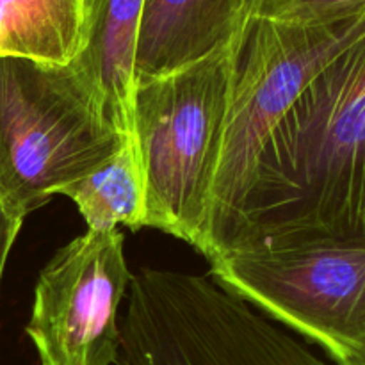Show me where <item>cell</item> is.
Segmentation results:
<instances>
[{
  "instance_id": "cell-1",
  "label": "cell",
  "mask_w": 365,
  "mask_h": 365,
  "mask_svg": "<svg viewBox=\"0 0 365 365\" xmlns=\"http://www.w3.org/2000/svg\"><path fill=\"white\" fill-rule=\"evenodd\" d=\"M356 235H365V34L309 82L264 139L221 253Z\"/></svg>"
},
{
  "instance_id": "cell-2",
  "label": "cell",
  "mask_w": 365,
  "mask_h": 365,
  "mask_svg": "<svg viewBox=\"0 0 365 365\" xmlns=\"http://www.w3.org/2000/svg\"><path fill=\"white\" fill-rule=\"evenodd\" d=\"M365 34V6L327 20L252 16L235 43L234 78L210 192L207 260L230 239L264 139L309 82Z\"/></svg>"
},
{
  "instance_id": "cell-3",
  "label": "cell",
  "mask_w": 365,
  "mask_h": 365,
  "mask_svg": "<svg viewBox=\"0 0 365 365\" xmlns=\"http://www.w3.org/2000/svg\"><path fill=\"white\" fill-rule=\"evenodd\" d=\"M235 43L171 73L135 81L134 128L145 171V228L166 232L202 255L207 252L210 192L230 102Z\"/></svg>"
},
{
  "instance_id": "cell-4",
  "label": "cell",
  "mask_w": 365,
  "mask_h": 365,
  "mask_svg": "<svg viewBox=\"0 0 365 365\" xmlns=\"http://www.w3.org/2000/svg\"><path fill=\"white\" fill-rule=\"evenodd\" d=\"M125 139L71 64L0 57V196L14 214L41 209Z\"/></svg>"
},
{
  "instance_id": "cell-5",
  "label": "cell",
  "mask_w": 365,
  "mask_h": 365,
  "mask_svg": "<svg viewBox=\"0 0 365 365\" xmlns=\"http://www.w3.org/2000/svg\"><path fill=\"white\" fill-rule=\"evenodd\" d=\"M114 365H330L202 274H132Z\"/></svg>"
},
{
  "instance_id": "cell-6",
  "label": "cell",
  "mask_w": 365,
  "mask_h": 365,
  "mask_svg": "<svg viewBox=\"0 0 365 365\" xmlns=\"http://www.w3.org/2000/svg\"><path fill=\"white\" fill-rule=\"evenodd\" d=\"M210 274L314 344L335 365L365 344V235L230 250Z\"/></svg>"
},
{
  "instance_id": "cell-7",
  "label": "cell",
  "mask_w": 365,
  "mask_h": 365,
  "mask_svg": "<svg viewBox=\"0 0 365 365\" xmlns=\"http://www.w3.org/2000/svg\"><path fill=\"white\" fill-rule=\"evenodd\" d=\"M130 271L118 228L86 230L53 253L34 287L27 331L39 365H114Z\"/></svg>"
},
{
  "instance_id": "cell-8",
  "label": "cell",
  "mask_w": 365,
  "mask_h": 365,
  "mask_svg": "<svg viewBox=\"0 0 365 365\" xmlns=\"http://www.w3.org/2000/svg\"><path fill=\"white\" fill-rule=\"evenodd\" d=\"M252 16V0H145L135 81L171 73L234 45Z\"/></svg>"
},
{
  "instance_id": "cell-9",
  "label": "cell",
  "mask_w": 365,
  "mask_h": 365,
  "mask_svg": "<svg viewBox=\"0 0 365 365\" xmlns=\"http://www.w3.org/2000/svg\"><path fill=\"white\" fill-rule=\"evenodd\" d=\"M145 0H88L86 41L71 61L121 135L135 141V52Z\"/></svg>"
},
{
  "instance_id": "cell-10",
  "label": "cell",
  "mask_w": 365,
  "mask_h": 365,
  "mask_svg": "<svg viewBox=\"0 0 365 365\" xmlns=\"http://www.w3.org/2000/svg\"><path fill=\"white\" fill-rule=\"evenodd\" d=\"M88 0H0V57L66 66L86 41Z\"/></svg>"
},
{
  "instance_id": "cell-11",
  "label": "cell",
  "mask_w": 365,
  "mask_h": 365,
  "mask_svg": "<svg viewBox=\"0 0 365 365\" xmlns=\"http://www.w3.org/2000/svg\"><path fill=\"white\" fill-rule=\"evenodd\" d=\"M59 195L77 205L88 230H114L120 225L130 230L145 228V171L135 141L125 139L106 163L61 189Z\"/></svg>"
},
{
  "instance_id": "cell-12",
  "label": "cell",
  "mask_w": 365,
  "mask_h": 365,
  "mask_svg": "<svg viewBox=\"0 0 365 365\" xmlns=\"http://www.w3.org/2000/svg\"><path fill=\"white\" fill-rule=\"evenodd\" d=\"M365 0H252L253 16L274 20H327L355 13Z\"/></svg>"
},
{
  "instance_id": "cell-13",
  "label": "cell",
  "mask_w": 365,
  "mask_h": 365,
  "mask_svg": "<svg viewBox=\"0 0 365 365\" xmlns=\"http://www.w3.org/2000/svg\"><path fill=\"white\" fill-rule=\"evenodd\" d=\"M24 221V217L14 214L0 196V284H2L7 259H9V253L13 250L18 234H20Z\"/></svg>"
},
{
  "instance_id": "cell-14",
  "label": "cell",
  "mask_w": 365,
  "mask_h": 365,
  "mask_svg": "<svg viewBox=\"0 0 365 365\" xmlns=\"http://www.w3.org/2000/svg\"><path fill=\"white\" fill-rule=\"evenodd\" d=\"M348 360H353V362H359V364H364L365 365V344L360 349H356L355 353H351V355H349V356H346L344 360H341V362H339V364L348 362Z\"/></svg>"
},
{
  "instance_id": "cell-15",
  "label": "cell",
  "mask_w": 365,
  "mask_h": 365,
  "mask_svg": "<svg viewBox=\"0 0 365 365\" xmlns=\"http://www.w3.org/2000/svg\"><path fill=\"white\" fill-rule=\"evenodd\" d=\"M339 365H364V364H359V362H353V360H348V362H342Z\"/></svg>"
}]
</instances>
